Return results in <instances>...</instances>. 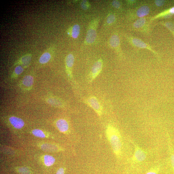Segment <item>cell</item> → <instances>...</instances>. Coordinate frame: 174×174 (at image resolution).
I'll list each match as a JSON object with an SVG mask.
<instances>
[{"label":"cell","mask_w":174,"mask_h":174,"mask_svg":"<svg viewBox=\"0 0 174 174\" xmlns=\"http://www.w3.org/2000/svg\"><path fill=\"white\" fill-rule=\"evenodd\" d=\"M112 6L116 9L120 8L121 5L120 2L118 1H113L112 3Z\"/></svg>","instance_id":"25"},{"label":"cell","mask_w":174,"mask_h":174,"mask_svg":"<svg viewBox=\"0 0 174 174\" xmlns=\"http://www.w3.org/2000/svg\"><path fill=\"white\" fill-rule=\"evenodd\" d=\"M99 21V18H94L90 22L87 29L84 41L85 45H91L95 41L97 37V29Z\"/></svg>","instance_id":"2"},{"label":"cell","mask_w":174,"mask_h":174,"mask_svg":"<svg viewBox=\"0 0 174 174\" xmlns=\"http://www.w3.org/2000/svg\"><path fill=\"white\" fill-rule=\"evenodd\" d=\"M116 19V17L114 14H110L107 18V23L108 25H111L115 22Z\"/></svg>","instance_id":"21"},{"label":"cell","mask_w":174,"mask_h":174,"mask_svg":"<svg viewBox=\"0 0 174 174\" xmlns=\"http://www.w3.org/2000/svg\"><path fill=\"white\" fill-rule=\"evenodd\" d=\"M145 21V18H140L135 23L134 26L136 28L141 27L144 25Z\"/></svg>","instance_id":"19"},{"label":"cell","mask_w":174,"mask_h":174,"mask_svg":"<svg viewBox=\"0 0 174 174\" xmlns=\"http://www.w3.org/2000/svg\"><path fill=\"white\" fill-rule=\"evenodd\" d=\"M150 11L149 7L147 6H143L139 8L137 12V15L140 17H144L148 15Z\"/></svg>","instance_id":"11"},{"label":"cell","mask_w":174,"mask_h":174,"mask_svg":"<svg viewBox=\"0 0 174 174\" xmlns=\"http://www.w3.org/2000/svg\"><path fill=\"white\" fill-rule=\"evenodd\" d=\"M160 170V167L156 166L151 168L145 174H158Z\"/></svg>","instance_id":"22"},{"label":"cell","mask_w":174,"mask_h":174,"mask_svg":"<svg viewBox=\"0 0 174 174\" xmlns=\"http://www.w3.org/2000/svg\"><path fill=\"white\" fill-rule=\"evenodd\" d=\"M170 12L172 14H174V7L170 10Z\"/></svg>","instance_id":"28"},{"label":"cell","mask_w":174,"mask_h":174,"mask_svg":"<svg viewBox=\"0 0 174 174\" xmlns=\"http://www.w3.org/2000/svg\"><path fill=\"white\" fill-rule=\"evenodd\" d=\"M120 39L118 35H115L112 36L109 40V44L110 46L113 48L118 47L120 44Z\"/></svg>","instance_id":"12"},{"label":"cell","mask_w":174,"mask_h":174,"mask_svg":"<svg viewBox=\"0 0 174 174\" xmlns=\"http://www.w3.org/2000/svg\"><path fill=\"white\" fill-rule=\"evenodd\" d=\"M12 125L16 128L20 129L24 125L23 121L17 117L12 116L9 119Z\"/></svg>","instance_id":"8"},{"label":"cell","mask_w":174,"mask_h":174,"mask_svg":"<svg viewBox=\"0 0 174 174\" xmlns=\"http://www.w3.org/2000/svg\"><path fill=\"white\" fill-rule=\"evenodd\" d=\"M103 60L99 59L94 63L93 66L90 74L91 81L95 79L101 73L103 67Z\"/></svg>","instance_id":"5"},{"label":"cell","mask_w":174,"mask_h":174,"mask_svg":"<svg viewBox=\"0 0 174 174\" xmlns=\"http://www.w3.org/2000/svg\"><path fill=\"white\" fill-rule=\"evenodd\" d=\"M132 41L135 46L138 47L144 48L147 47L146 45L144 42L138 39H134Z\"/></svg>","instance_id":"17"},{"label":"cell","mask_w":174,"mask_h":174,"mask_svg":"<svg viewBox=\"0 0 174 174\" xmlns=\"http://www.w3.org/2000/svg\"><path fill=\"white\" fill-rule=\"evenodd\" d=\"M33 83L34 79L31 75H26L23 79V84L26 86L31 87L33 85Z\"/></svg>","instance_id":"13"},{"label":"cell","mask_w":174,"mask_h":174,"mask_svg":"<svg viewBox=\"0 0 174 174\" xmlns=\"http://www.w3.org/2000/svg\"><path fill=\"white\" fill-rule=\"evenodd\" d=\"M56 126L59 131L63 133L67 132L69 129V124L67 121L63 119H60L57 121Z\"/></svg>","instance_id":"9"},{"label":"cell","mask_w":174,"mask_h":174,"mask_svg":"<svg viewBox=\"0 0 174 174\" xmlns=\"http://www.w3.org/2000/svg\"><path fill=\"white\" fill-rule=\"evenodd\" d=\"M75 62L74 56L71 53L68 54L66 58V65L67 71L69 75H71L72 69Z\"/></svg>","instance_id":"7"},{"label":"cell","mask_w":174,"mask_h":174,"mask_svg":"<svg viewBox=\"0 0 174 174\" xmlns=\"http://www.w3.org/2000/svg\"><path fill=\"white\" fill-rule=\"evenodd\" d=\"M106 134L113 152L117 157L120 158L122 154V142L119 131L116 128L110 125L107 128Z\"/></svg>","instance_id":"1"},{"label":"cell","mask_w":174,"mask_h":174,"mask_svg":"<svg viewBox=\"0 0 174 174\" xmlns=\"http://www.w3.org/2000/svg\"><path fill=\"white\" fill-rule=\"evenodd\" d=\"M171 141H169V147L170 156V160L173 171L174 172V148L171 145Z\"/></svg>","instance_id":"16"},{"label":"cell","mask_w":174,"mask_h":174,"mask_svg":"<svg viewBox=\"0 0 174 174\" xmlns=\"http://www.w3.org/2000/svg\"><path fill=\"white\" fill-rule=\"evenodd\" d=\"M80 5L82 9L84 10H88L91 6L89 2L86 0L82 1L80 2Z\"/></svg>","instance_id":"20"},{"label":"cell","mask_w":174,"mask_h":174,"mask_svg":"<svg viewBox=\"0 0 174 174\" xmlns=\"http://www.w3.org/2000/svg\"><path fill=\"white\" fill-rule=\"evenodd\" d=\"M24 71L23 68L20 66H18L15 68L14 72L15 74L17 75H20Z\"/></svg>","instance_id":"24"},{"label":"cell","mask_w":174,"mask_h":174,"mask_svg":"<svg viewBox=\"0 0 174 174\" xmlns=\"http://www.w3.org/2000/svg\"><path fill=\"white\" fill-rule=\"evenodd\" d=\"M164 2V1H160V0H157L155 1L156 5L159 7H161L163 5Z\"/></svg>","instance_id":"26"},{"label":"cell","mask_w":174,"mask_h":174,"mask_svg":"<svg viewBox=\"0 0 174 174\" xmlns=\"http://www.w3.org/2000/svg\"><path fill=\"white\" fill-rule=\"evenodd\" d=\"M18 171L21 174H30L31 173L29 169L26 167L20 168L18 169Z\"/></svg>","instance_id":"23"},{"label":"cell","mask_w":174,"mask_h":174,"mask_svg":"<svg viewBox=\"0 0 174 174\" xmlns=\"http://www.w3.org/2000/svg\"><path fill=\"white\" fill-rule=\"evenodd\" d=\"M85 102L87 105L91 107L98 115L101 116L102 114V107L96 97L94 96L90 97L85 101Z\"/></svg>","instance_id":"4"},{"label":"cell","mask_w":174,"mask_h":174,"mask_svg":"<svg viewBox=\"0 0 174 174\" xmlns=\"http://www.w3.org/2000/svg\"><path fill=\"white\" fill-rule=\"evenodd\" d=\"M31 55L28 54L23 56L20 60V63L24 65H27L31 62Z\"/></svg>","instance_id":"14"},{"label":"cell","mask_w":174,"mask_h":174,"mask_svg":"<svg viewBox=\"0 0 174 174\" xmlns=\"http://www.w3.org/2000/svg\"><path fill=\"white\" fill-rule=\"evenodd\" d=\"M134 145V152L132 157V160L135 163H141L146 160L147 153L146 151L138 145L135 144Z\"/></svg>","instance_id":"3"},{"label":"cell","mask_w":174,"mask_h":174,"mask_svg":"<svg viewBox=\"0 0 174 174\" xmlns=\"http://www.w3.org/2000/svg\"><path fill=\"white\" fill-rule=\"evenodd\" d=\"M80 32V25L75 24L72 26L69 30L67 33L69 36L74 39L77 38Z\"/></svg>","instance_id":"6"},{"label":"cell","mask_w":174,"mask_h":174,"mask_svg":"<svg viewBox=\"0 0 174 174\" xmlns=\"http://www.w3.org/2000/svg\"><path fill=\"white\" fill-rule=\"evenodd\" d=\"M32 134L35 137L44 138L46 137L44 132L42 130L38 129H35L32 131Z\"/></svg>","instance_id":"18"},{"label":"cell","mask_w":174,"mask_h":174,"mask_svg":"<svg viewBox=\"0 0 174 174\" xmlns=\"http://www.w3.org/2000/svg\"><path fill=\"white\" fill-rule=\"evenodd\" d=\"M64 170L63 168H60L57 172L56 174H64Z\"/></svg>","instance_id":"27"},{"label":"cell","mask_w":174,"mask_h":174,"mask_svg":"<svg viewBox=\"0 0 174 174\" xmlns=\"http://www.w3.org/2000/svg\"><path fill=\"white\" fill-rule=\"evenodd\" d=\"M51 58V55L48 51L45 52L41 56L39 59V62L41 64L47 63L50 61Z\"/></svg>","instance_id":"10"},{"label":"cell","mask_w":174,"mask_h":174,"mask_svg":"<svg viewBox=\"0 0 174 174\" xmlns=\"http://www.w3.org/2000/svg\"><path fill=\"white\" fill-rule=\"evenodd\" d=\"M44 164L48 166H52L54 164L55 161V158L50 155H46L44 157Z\"/></svg>","instance_id":"15"}]
</instances>
